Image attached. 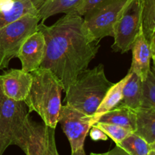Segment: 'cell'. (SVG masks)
<instances>
[{"label": "cell", "instance_id": "obj_1", "mask_svg": "<svg viewBox=\"0 0 155 155\" xmlns=\"http://www.w3.org/2000/svg\"><path fill=\"white\" fill-rule=\"evenodd\" d=\"M37 29L45 39L40 68L50 70L65 92L77 77L88 69L98 53L100 41L89 36L83 18L74 12L64 14L51 26L41 22Z\"/></svg>", "mask_w": 155, "mask_h": 155}, {"label": "cell", "instance_id": "obj_2", "mask_svg": "<svg viewBox=\"0 0 155 155\" xmlns=\"http://www.w3.org/2000/svg\"><path fill=\"white\" fill-rule=\"evenodd\" d=\"M30 74L33 77L32 85L24 100L29 114L35 111L45 125L55 129L62 106L63 86L48 69L39 68Z\"/></svg>", "mask_w": 155, "mask_h": 155}, {"label": "cell", "instance_id": "obj_3", "mask_svg": "<svg viewBox=\"0 0 155 155\" xmlns=\"http://www.w3.org/2000/svg\"><path fill=\"white\" fill-rule=\"evenodd\" d=\"M113 84L106 77L104 65L100 64L77 77L65 92L64 101L88 116H92Z\"/></svg>", "mask_w": 155, "mask_h": 155}, {"label": "cell", "instance_id": "obj_4", "mask_svg": "<svg viewBox=\"0 0 155 155\" xmlns=\"http://www.w3.org/2000/svg\"><path fill=\"white\" fill-rule=\"evenodd\" d=\"M24 101L8 98L0 84V155L11 145L20 147L30 133L32 120Z\"/></svg>", "mask_w": 155, "mask_h": 155}, {"label": "cell", "instance_id": "obj_5", "mask_svg": "<svg viewBox=\"0 0 155 155\" xmlns=\"http://www.w3.org/2000/svg\"><path fill=\"white\" fill-rule=\"evenodd\" d=\"M38 15H26L0 29V71L8 68L26 39L37 30Z\"/></svg>", "mask_w": 155, "mask_h": 155}, {"label": "cell", "instance_id": "obj_6", "mask_svg": "<svg viewBox=\"0 0 155 155\" xmlns=\"http://www.w3.org/2000/svg\"><path fill=\"white\" fill-rule=\"evenodd\" d=\"M129 0H103L83 17L89 36L96 41L114 36L117 21Z\"/></svg>", "mask_w": 155, "mask_h": 155}, {"label": "cell", "instance_id": "obj_7", "mask_svg": "<svg viewBox=\"0 0 155 155\" xmlns=\"http://www.w3.org/2000/svg\"><path fill=\"white\" fill-rule=\"evenodd\" d=\"M142 30L141 0H129L117 21L111 48L124 54L132 49L135 40Z\"/></svg>", "mask_w": 155, "mask_h": 155}, {"label": "cell", "instance_id": "obj_8", "mask_svg": "<svg viewBox=\"0 0 155 155\" xmlns=\"http://www.w3.org/2000/svg\"><path fill=\"white\" fill-rule=\"evenodd\" d=\"M58 123L69 141L71 153L84 148L85 139L92 126L91 116L64 104L61 106Z\"/></svg>", "mask_w": 155, "mask_h": 155}, {"label": "cell", "instance_id": "obj_9", "mask_svg": "<svg viewBox=\"0 0 155 155\" xmlns=\"http://www.w3.org/2000/svg\"><path fill=\"white\" fill-rule=\"evenodd\" d=\"M55 129L32 121L30 133L19 148L26 155H60L55 142ZM71 155H86L84 148Z\"/></svg>", "mask_w": 155, "mask_h": 155}, {"label": "cell", "instance_id": "obj_10", "mask_svg": "<svg viewBox=\"0 0 155 155\" xmlns=\"http://www.w3.org/2000/svg\"><path fill=\"white\" fill-rule=\"evenodd\" d=\"M45 36L37 29L26 39L16 57L21 61V70L31 73L40 68L45 55Z\"/></svg>", "mask_w": 155, "mask_h": 155}, {"label": "cell", "instance_id": "obj_11", "mask_svg": "<svg viewBox=\"0 0 155 155\" xmlns=\"http://www.w3.org/2000/svg\"><path fill=\"white\" fill-rule=\"evenodd\" d=\"M32 80L31 74L21 69L8 70L0 75V84L3 93L8 98L18 101H24L27 98Z\"/></svg>", "mask_w": 155, "mask_h": 155}, {"label": "cell", "instance_id": "obj_12", "mask_svg": "<svg viewBox=\"0 0 155 155\" xmlns=\"http://www.w3.org/2000/svg\"><path fill=\"white\" fill-rule=\"evenodd\" d=\"M132 58L130 72L137 74L142 80H145L151 70V60L152 55L150 42L147 40L143 32H140L132 47Z\"/></svg>", "mask_w": 155, "mask_h": 155}, {"label": "cell", "instance_id": "obj_13", "mask_svg": "<svg viewBox=\"0 0 155 155\" xmlns=\"http://www.w3.org/2000/svg\"><path fill=\"white\" fill-rule=\"evenodd\" d=\"M26 15H38L30 0H0V29Z\"/></svg>", "mask_w": 155, "mask_h": 155}, {"label": "cell", "instance_id": "obj_14", "mask_svg": "<svg viewBox=\"0 0 155 155\" xmlns=\"http://www.w3.org/2000/svg\"><path fill=\"white\" fill-rule=\"evenodd\" d=\"M129 77H130V73L128 72V74L122 80L117 83H114L111 87L108 89L101 102L98 105L97 110H95L94 114L91 116L92 125L95 124L102 115L108 112L109 110H112L114 107L117 106L121 102L123 99V88L127 83Z\"/></svg>", "mask_w": 155, "mask_h": 155}, {"label": "cell", "instance_id": "obj_15", "mask_svg": "<svg viewBox=\"0 0 155 155\" xmlns=\"http://www.w3.org/2000/svg\"><path fill=\"white\" fill-rule=\"evenodd\" d=\"M97 122L114 124L135 132L136 127V110L126 107L120 103L101 117Z\"/></svg>", "mask_w": 155, "mask_h": 155}, {"label": "cell", "instance_id": "obj_16", "mask_svg": "<svg viewBox=\"0 0 155 155\" xmlns=\"http://www.w3.org/2000/svg\"><path fill=\"white\" fill-rule=\"evenodd\" d=\"M129 73L130 77L123 88V99L120 104L136 110L141 107L142 80L135 73L130 71Z\"/></svg>", "mask_w": 155, "mask_h": 155}, {"label": "cell", "instance_id": "obj_17", "mask_svg": "<svg viewBox=\"0 0 155 155\" xmlns=\"http://www.w3.org/2000/svg\"><path fill=\"white\" fill-rule=\"evenodd\" d=\"M136 127L134 133L151 144L155 141V110L140 107L136 110Z\"/></svg>", "mask_w": 155, "mask_h": 155}, {"label": "cell", "instance_id": "obj_18", "mask_svg": "<svg viewBox=\"0 0 155 155\" xmlns=\"http://www.w3.org/2000/svg\"><path fill=\"white\" fill-rule=\"evenodd\" d=\"M82 0H46L38 10L41 22L57 14L74 12Z\"/></svg>", "mask_w": 155, "mask_h": 155}, {"label": "cell", "instance_id": "obj_19", "mask_svg": "<svg viewBox=\"0 0 155 155\" xmlns=\"http://www.w3.org/2000/svg\"><path fill=\"white\" fill-rule=\"evenodd\" d=\"M117 145L130 155H149L151 152L150 144L135 133L129 135Z\"/></svg>", "mask_w": 155, "mask_h": 155}, {"label": "cell", "instance_id": "obj_20", "mask_svg": "<svg viewBox=\"0 0 155 155\" xmlns=\"http://www.w3.org/2000/svg\"><path fill=\"white\" fill-rule=\"evenodd\" d=\"M141 4L142 32L150 42L155 30V0H141Z\"/></svg>", "mask_w": 155, "mask_h": 155}, {"label": "cell", "instance_id": "obj_21", "mask_svg": "<svg viewBox=\"0 0 155 155\" xmlns=\"http://www.w3.org/2000/svg\"><path fill=\"white\" fill-rule=\"evenodd\" d=\"M141 107L155 110V74L150 70L146 79L142 81V95Z\"/></svg>", "mask_w": 155, "mask_h": 155}, {"label": "cell", "instance_id": "obj_22", "mask_svg": "<svg viewBox=\"0 0 155 155\" xmlns=\"http://www.w3.org/2000/svg\"><path fill=\"white\" fill-rule=\"evenodd\" d=\"M92 126L98 127L100 130H102L109 138H110L116 143V145H119L129 135L134 133L128 129H126L120 126L114 125V124L96 122Z\"/></svg>", "mask_w": 155, "mask_h": 155}, {"label": "cell", "instance_id": "obj_23", "mask_svg": "<svg viewBox=\"0 0 155 155\" xmlns=\"http://www.w3.org/2000/svg\"><path fill=\"white\" fill-rule=\"evenodd\" d=\"M102 1L103 0H82L80 5L75 9L74 12L83 17Z\"/></svg>", "mask_w": 155, "mask_h": 155}, {"label": "cell", "instance_id": "obj_24", "mask_svg": "<svg viewBox=\"0 0 155 155\" xmlns=\"http://www.w3.org/2000/svg\"><path fill=\"white\" fill-rule=\"evenodd\" d=\"M89 136L93 141H107L108 136L99 128L92 126L89 130Z\"/></svg>", "mask_w": 155, "mask_h": 155}, {"label": "cell", "instance_id": "obj_25", "mask_svg": "<svg viewBox=\"0 0 155 155\" xmlns=\"http://www.w3.org/2000/svg\"><path fill=\"white\" fill-rule=\"evenodd\" d=\"M107 155H130L129 154L127 151H124L123 148L119 147L118 145H116L114 148L110 151L107 152Z\"/></svg>", "mask_w": 155, "mask_h": 155}, {"label": "cell", "instance_id": "obj_26", "mask_svg": "<svg viewBox=\"0 0 155 155\" xmlns=\"http://www.w3.org/2000/svg\"><path fill=\"white\" fill-rule=\"evenodd\" d=\"M32 2V4L33 5L35 8H36L37 10H39L41 7H42V5L45 2L46 0H30Z\"/></svg>", "mask_w": 155, "mask_h": 155}, {"label": "cell", "instance_id": "obj_27", "mask_svg": "<svg viewBox=\"0 0 155 155\" xmlns=\"http://www.w3.org/2000/svg\"><path fill=\"white\" fill-rule=\"evenodd\" d=\"M150 45H151V51L152 52H155V30L153 33L152 36H151V39H150Z\"/></svg>", "mask_w": 155, "mask_h": 155}, {"label": "cell", "instance_id": "obj_28", "mask_svg": "<svg viewBox=\"0 0 155 155\" xmlns=\"http://www.w3.org/2000/svg\"><path fill=\"white\" fill-rule=\"evenodd\" d=\"M151 60L153 61V68L151 70L155 74V52H152V55H151Z\"/></svg>", "mask_w": 155, "mask_h": 155}, {"label": "cell", "instance_id": "obj_29", "mask_svg": "<svg viewBox=\"0 0 155 155\" xmlns=\"http://www.w3.org/2000/svg\"><path fill=\"white\" fill-rule=\"evenodd\" d=\"M150 146H151V151L155 152V141L151 144H150Z\"/></svg>", "mask_w": 155, "mask_h": 155}, {"label": "cell", "instance_id": "obj_30", "mask_svg": "<svg viewBox=\"0 0 155 155\" xmlns=\"http://www.w3.org/2000/svg\"><path fill=\"white\" fill-rule=\"evenodd\" d=\"M90 155H107V152L102 153V154H96V153H91Z\"/></svg>", "mask_w": 155, "mask_h": 155}, {"label": "cell", "instance_id": "obj_31", "mask_svg": "<svg viewBox=\"0 0 155 155\" xmlns=\"http://www.w3.org/2000/svg\"><path fill=\"white\" fill-rule=\"evenodd\" d=\"M149 155H155V152H154V151H151V152H150Z\"/></svg>", "mask_w": 155, "mask_h": 155}]
</instances>
